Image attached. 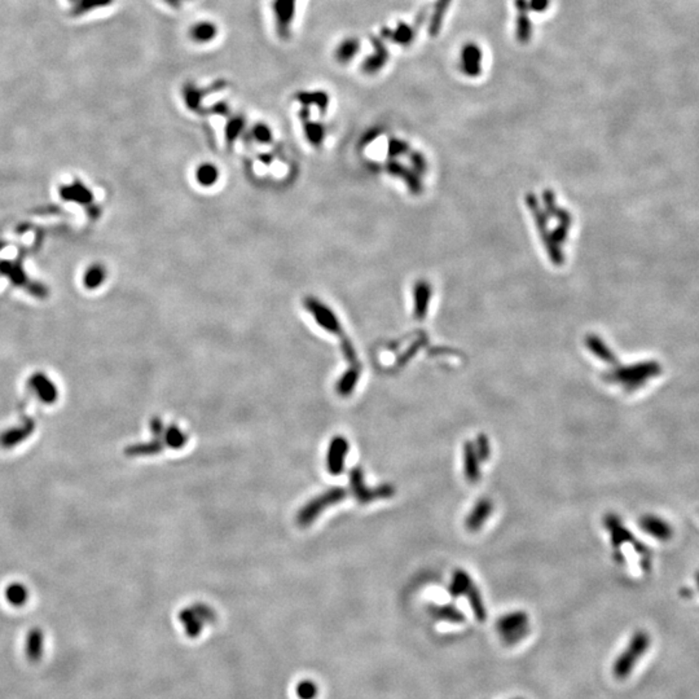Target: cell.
Masks as SVG:
<instances>
[{
  "label": "cell",
  "instance_id": "7c38bea8",
  "mask_svg": "<svg viewBox=\"0 0 699 699\" xmlns=\"http://www.w3.org/2000/svg\"><path fill=\"white\" fill-rule=\"evenodd\" d=\"M464 460V473L465 478L470 483H476L481 479V460L476 455V447L472 442H466L463 452Z\"/></svg>",
  "mask_w": 699,
  "mask_h": 699
},
{
  "label": "cell",
  "instance_id": "e0dca14e",
  "mask_svg": "<svg viewBox=\"0 0 699 699\" xmlns=\"http://www.w3.org/2000/svg\"><path fill=\"white\" fill-rule=\"evenodd\" d=\"M4 596L12 606L21 608V606L26 605V602L29 599V590L22 583H12L6 588Z\"/></svg>",
  "mask_w": 699,
  "mask_h": 699
},
{
  "label": "cell",
  "instance_id": "603a6c76",
  "mask_svg": "<svg viewBox=\"0 0 699 699\" xmlns=\"http://www.w3.org/2000/svg\"><path fill=\"white\" fill-rule=\"evenodd\" d=\"M105 280V270L102 265H93L84 276V285L90 289H95Z\"/></svg>",
  "mask_w": 699,
  "mask_h": 699
},
{
  "label": "cell",
  "instance_id": "9a60e30c",
  "mask_svg": "<svg viewBox=\"0 0 699 699\" xmlns=\"http://www.w3.org/2000/svg\"><path fill=\"white\" fill-rule=\"evenodd\" d=\"M527 624V615L525 613H513L505 615L504 618L500 619L498 622V629L500 632L510 637V636H518L521 631H523Z\"/></svg>",
  "mask_w": 699,
  "mask_h": 699
},
{
  "label": "cell",
  "instance_id": "5bb4252c",
  "mask_svg": "<svg viewBox=\"0 0 699 699\" xmlns=\"http://www.w3.org/2000/svg\"><path fill=\"white\" fill-rule=\"evenodd\" d=\"M452 4V0H436L431 16L429 19V35L430 37H438L439 32L443 28V22L446 17L447 12L449 10Z\"/></svg>",
  "mask_w": 699,
  "mask_h": 699
},
{
  "label": "cell",
  "instance_id": "f1b7e54d",
  "mask_svg": "<svg viewBox=\"0 0 699 699\" xmlns=\"http://www.w3.org/2000/svg\"><path fill=\"white\" fill-rule=\"evenodd\" d=\"M436 613L438 615H440L442 618L451 619L454 622H461L463 620V615L457 611L456 608H452V606H442V608H436Z\"/></svg>",
  "mask_w": 699,
  "mask_h": 699
},
{
  "label": "cell",
  "instance_id": "83f0119b",
  "mask_svg": "<svg viewBox=\"0 0 699 699\" xmlns=\"http://www.w3.org/2000/svg\"><path fill=\"white\" fill-rule=\"evenodd\" d=\"M476 455L479 457L481 461H486L490 457V452H491V448H490V442H488V438L483 434L476 438Z\"/></svg>",
  "mask_w": 699,
  "mask_h": 699
},
{
  "label": "cell",
  "instance_id": "4fadbf2b",
  "mask_svg": "<svg viewBox=\"0 0 699 699\" xmlns=\"http://www.w3.org/2000/svg\"><path fill=\"white\" fill-rule=\"evenodd\" d=\"M25 651L28 659L37 663L41 660L44 653V633L41 628H31L26 636V644H25Z\"/></svg>",
  "mask_w": 699,
  "mask_h": 699
},
{
  "label": "cell",
  "instance_id": "8fae6325",
  "mask_svg": "<svg viewBox=\"0 0 699 699\" xmlns=\"http://www.w3.org/2000/svg\"><path fill=\"white\" fill-rule=\"evenodd\" d=\"M492 503L491 500L488 498H482L479 500L476 504V507H473V510L470 512V514L466 518L465 526L469 531L474 532V531H478L481 527L485 525L488 517L491 516L492 513Z\"/></svg>",
  "mask_w": 699,
  "mask_h": 699
},
{
  "label": "cell",
  "instance_id": "cb8c5ba5",
  "mask_svg": "<svg viewBox=\"0 0 699 699\" xmlns=\"http://www.w3.org/2000/svg\"><path fill=\"white\" fill-rule=\"evenodd\" d=\"M466 595L469 596L470 605H472V608L474 610V614H476V618L483 620L485 617H486V611H485V606H483V602H482V597H481V595H479L478 589H476L474 586H472L470 589L467 590V593H466Z\"/></svg>",
  "mask_w": 699,
  "mask_h": 699
},
{
  "label": "cell",
  "instance_id": "7a4b0ae2",
  "mask_svg": "<svg viewBox=\"0 0 699 699\" xmlns=\"http://www.w3.org/2000/svg\"><path fill=\"white\" fill-rule=\"evenodd\" d=\"M179 620L184 635L188 639L198 640L213 626L215 617L213 610L203 605H196L192 608H184L179 615Z\"/></svg>",
  "mask_w": 699,
  "mask_h": 699
},
{
  "label": "cell",
  "instance_id": "f546056e",
  "mask_svg": "<svg viewBox=\"0 0 699 699\" xmlns=\"http://www.w3.org/2000/svg\"><path fill=\"white\" fill-rule=\"evenodd\" d=\"M254 136H255L259 142H271V138H272V136H271V131H270V129H268L267 126H264V124H258V126L254 129Z\"/></svg>",
  "mask_w": 699,
  "mask_h": 699
},
{
  "label": "cell",
  "instance_id": "484cf974",
  "mask_svg": "<svg viewBox=\"0 0 699 699\" xmlns=\"http://www.w3.org/2000/svg\"><path fill=\"white\" fill-rule=\"evenodd\" d=\"M357 377H359V373H357V371H356V369H351V371H348V372L344 375V378H342V380L339 381V384H338V390H339L341 395H342V394H344V395L348 394V393L354 389V386L356 385V381H357Z\"/></svg>",
  "mask_w": 699,
  "mask_h": 699
},
{
  "label": "cell",
  "instance_id": "ba28073f",
  "mask_svg": "<svg viewBox=\"0 0 699 699\" xmlns=\"http://www.w3.org/2000/svg\"><path fill=\"white\" fill-rule=\"evenodd\" d=\"M371 41H372L375 52L365 59L363 65H362V71L368 75H375L378 71H382L385 68L389 57H390V53L386 47L385 41H382L381 38L372 37Z\"/></svg>",
  "mask_w": 699,
  "mask_h": 699
},
{
  "label": "cell",
  "instance_id": "4316f807",
  "mask_svg": "<svg viewBox=\"0 0 699 699\" xmlns=\"http://www.w3.org/2000/svg\"><path fill=\"white\" fill-rule=\"evenodd\" d=\"M306 135L308 138V140L311 142H314L315 145L320 144V142L323 140L324 138V130L321 127V124H317V123H306Z\"/></svg>",
  "mask_w": 699,
  "mask_h": 699
},
{
  "label": "cell",
  "instance_id": "30bf717a",
  "mask_svg": "<svg viewBox=\"0 0 699 699\" xmlns=\"http://www.w3.org/2000/svg\"><path fill=\"white\" fill-rule=\"evenodd\" d=\"M417 31L418 29L416 28L415 25H409V24H406V22H399L396 25L395 29H390V28H382L381 30V35L382 38L386 39V41H391L393 43H395L398 46H402V47H408L411 46L413 41L417 37Z\"/></svg>",
  "mask_w": 699,
  "mask_h": 699
},
{
  "label": "cell",
  "instance_id": "4dcf8cb0",
  "mask_svg": "<svg viewBox=\"0 0 699 699\" xmlns=\"http://www.w3.org/2000/svg\"><path fill=\"white\" fill-rule=\"evenodd\" d=\"M530 8L537 13H544L550 7V0H528Z\"/></svg>",
  "mask_w": 699,
  "mask_h": 699
},
{
  "label": "cell",
  "instance_id": "ac0fdd59",
  "mask_svg": "<svg viewBox=\"0 0 699 699\" xmlns=\"http://www.w3.org/2000/svg\"><path fill=\"white\" fill-rule=\"evenodd\" d=\"M359 50H360V41L357 38H347L338 46L335 51V57L339 61V64H348L350 61L354 60L355 56L359 53Z\"/></svg>",
  "mask_w": 699,
  "mask_h": 699
},
{
  "label": "cell",
  "instance_id": "d4e9b609",
  "mask_svg": "<svg viewBox=\"0 0 699 699\" xmlns=\"http://www.w3.org/2000/svg\"><path fill=\"white\" fill-rule=\"evenodd\" d=\"M298 97H299V102H307V105L314 104V105H317L323 111H325L326 106H328V96L325 95L324 92L304 93V95H299Z\"/></svg>",
  "mask_w": 699,
  "mask_h": 699
},
{
  "label": "cell",
  "instance_id": "44dd1931",
  "mask_svg": "<svg viewBox=\"0 0 699 699\" xmlns=\"http://www.w3.org/2000/svg\"><path fill=\"white\" fill-rule=\"evenodd\" d=\"M193 41L198 43H207L215 38L216 35V28L210 22H201L196 24L191 30Z\"/></svg>",
  "mask_w": 699,
  "mask_h": 699
},
{
  "label": "cell",
  "instance_id": "d6a6232c",
  "mask_svg": "<svg viewBox=\"0 0 699 699\" xmlns=\"http://www.w3.org/2000/svg\"><path fill=\"white\" fill-rule=\"evenodd\" d=\"M167 1H169L171 6H179V4H180V1H184V0H167Z\"/></svg>",
  "mask_w": 699,
  "mask_h": 699
},
{
  "label": "cell",
  "instance_id": "52a82bcc",
  "mask_svg": "<svg viewBox=\"0 0 699 699\" xmlns=\"http://www.w3.org/2000/svg\"><path fill=\"white\" fill-rule=\"evenodd\" d=\"M34 430H35L34 420L26 418L20 425L10 427L0 434V447L8 449L19 446L20 443H24L28 438L32 436Z\"/></svg>",
  "mask_w": 699,
  "mask_h": 699
},
{
  "label": "cell",
  "instance_id": "6da1fadb",
  "mask_svg": "<svg viewBox=\"0 0 699 699\" xmlns=\"http://www.w3.org/2000/svg\"><path fill=\"white\" fill-rule=\"evenodd\" d=\"M650 645L648 633L637 632L631 641L626 650L619 655L614 664V675L619 680L628 678L631 672L635 669L640 658L646 653Z\"/></svg>",
  "mask_w": 699,
  "mask_h": 699
},
{
  "label": "cell",
  "instance_id": "9c48e42d",
  "mask_svg": "<svg viewBox=\"0 0 699 699\" xmlns=\"http://www.w3.org/2000/svg\"><path fill=\"white\" fill-rule=\"evenodd\" d=\"M29 386L39 398V400L46 404H53L59 398V390L51 380L44 373H35L29 380Z\"/></svg>",
  "mask_w": 699,
  "mask_h": 699
},
{
  "label": "cell",
  "instance_id": "277c9868",
  "mask_svg": "<svg viewBox=\"0 0 699 699\" xmlns=\"http://www.w3.org/2000/svg\"><path fill=\"white\" fill-rule=\"evenodd\" d=\"M304 304H306L307 310L314 315L316 321L325 328L328 332L344 337V332H341L342 330L341 325L335 319V314L328 307H325L324 304H320L317 299L311 298V297L306 298Z\"/></svg>",
  "mask_w": 699,
  "mask_h": 699
},
{
  "label": "cell",
  "instance_id": "d6986e66",
  "mask_svg": "<svg viewBox=\"0 0 699 699\" xmlns=\"http://www.w3.org/2000/svg\"><path fill=\"white\" fill-rule=\"evenodd\" d=\"M61 196L65 200L77 201V203H90L92 200L91 192L84 185H81V184H74V185H69V187L62 188L61 189Z\"/></svg>",
  "mask_w": 699,
  "mask_h": 699
},
{
  "label": "cell",
  "instance_id": "5b68a950",
  "mask_svg": "<svg viewBox=\"0 0 699 699\" xmlns=\"http://www.w3.org/2000/svg\"><path fill=\"white\" fill-rule=\"evenodd\" d=\"M297 0H274V16L276 29L280 37L286 38L290 34L295 16Z\"/></svg>",
  "mask_w": 699,
  "mask_h": 699
},
{
  "label": "cell",
  "instance_id": "7402d4cb",
  "mask_svg": "<svg viewBox=\"0 0 699 699\" xmlns=\"http://www.w3.org/2000/svg\"><path fill=\"white\" fill-rule=\"evenodd\" d=\"M196 178H197V180L200 182V184H203L205 187H210V185H213L214 183L218 180L219 173H218V170H216V167L214 165L203 163V165H201L198 167V170L196 173Z\"/></svg>",
  "mask_w": 699,
  "mask_h": 699
},
{
  "label": "cell",
  "instance_id": "2e32d148",
  "mask_svg": "<svg viewBox=\"0 0 699 699\" xmlns=\"http://www.w3.org/2000/svg\"><path fill=\"white\" fill-rule=\"evenodd\" d=\"M295 699H320L321 687L317 681L310 678L298 680L293 688Z\"/></svg>",
  "mask_w": 699,
  "mask_h": 699
},
{
  "label": "cell",
  "instance_id": "ffe728a7",
  "mask_svg": "<svg viewBox=\"0 0 699 699\" xmlns=\"http://www.w3.org/2000/svg\"><path fill=\"white\" fill-rule=\"evenodd\" d=\"M472 586H473L472 579L466 574L465 571L457 570L456 572L454 574L452 583L449 586V592L454 597H457L461 595H466Z\"/></svg>",
  "mask_w": 699,
  "mask_h": 699
},
{
  "label": "cell",
  "instance_id": "1f68e13d",
  "mask_svg": "<svg viewBox=\"0 0 699 699\" xmlns=\"http://www.w3.org/2000/svg\"><path fill=\"white\" fill-rule=\"evenodd\" d=\"M241 129H243V121L237 118V120L231 122L230 126H228V129H227V138H230L232 140V139H234L239 135V132L241 131Z\"/></svg>",
  "mask_w": 699,
  "mask_h": 699
},
{
  "label": "cell",
  "instance_id": "3957f363",
  "mask_svg": "<svg viewBox=\"0 0 699 699\" xmlns=\"http://www.w3.org/2000/svg\"><path fill=\"white\" fill-rule=\"evenodd\" d=\"M482 61H483L482 48L474 41L466 43L460 55V66L466 77L469 78L479 77L482 73Z\"/></svg>",
  "mask_w": 699,
  "mask_h": 699
},
{
  "label": "cell",
  "instance_id": "8992f818",
  "mask_svg": "<svg viewBox=\"0 0 699 699\" xmlns=\"http://www.w3.org/2000/svg\"><path fill=\"white\" fill-rule=\"evenodd\" d=\"M514 7L517 10L516 39L521 44H528L532 38V32H534L532 21L530 17V12H531L530 3H528V0H514Z\"/></svg>",
  "mask_w": 699,
  "mask_h": 699
}]
</instances>
